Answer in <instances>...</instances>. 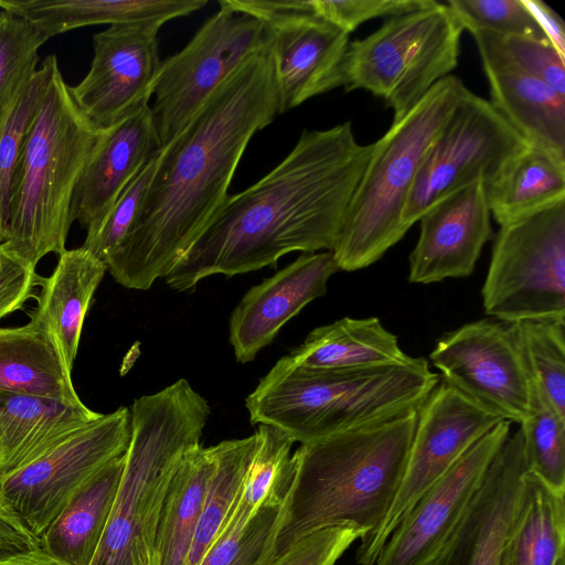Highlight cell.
Segmentation results:
<instances>
[{"mask_svg":"<svg viewBox=\"0 0 565 565\" xmlns=\"http://www.w3.org/2000/svg\"><path fill=\"white\" fill-rule=\"evenodd\" d=\"M119 489L90 565H158L157 532L164 498L183 456L200 445L207 401L180 379L135 399Z\"/></svg>","mask_w":565,"mask_h":565,"instance_id":"8992f818","label":"cell"},{"mask_svg":"<svg viewBox=\"0 0 565 565\" xmlns=\"http://www.w3.org/2000/svg\"><path fill=\"white\" fill-rule=\"evenodd\" d=\"M159 153L128 183L98 230L85 236L82 247L104 264L113 258L130 232L154 173Z\"/></svg>","mask_w":565,"mask_h":565,"instance_id":"ab89813d","label":"cell"},{"mask_svg":"<svg viewBox=\"0 0 565 565\" xmlns=\"http://www.w3.org/2000/svg\"><path fill=\"white\" fill-rule=\"evenodd\" d=\"M47 76L46 56L0 115V243L7 236L11 188L24 137L45 89Z\"/></svg>","mask_w":565,"mask_h":565,"instance_id":"e575fe53","label":"cell"},{"mask_svg":"<svg viewBox=\"0 0 565 565\" xmlns=\"http://www.w3.org/2000/svg\"><path fill=\"white\" fill-rule=\"evenodd\" d=\"M47 58V82L24 137L3 242L34 266L66 249L73 195L102 132L74 99L57 57Z\"/></svg>","mask_w":565,"mask_h":565,"instance_id":"5b68a950","label":"cell"},{"mask_svg":"<svg viewBox=\"0 0 565 565\" xmlns=\"http://www.w3.org/2000/svg\"><path fill=\"white\" fill-rule=\"evenodd\" d=\"M47 40L26 20L0 10V115L36 72L39 50Z\"/></svg>","mask_w":565,"mask_h":565,"instance_id":"74e56055","label":"cell"},{"mask_svg":"<svg viewBox=\"0 0 565 565\" xmlns=\"http://www.w3.org/2000/svg\"><path fill=\"white\" fill-rule=\"evenodd\" d=\"M0 391L82 403L56 348L30 322L0 327Z\"/></svg>","mask_w":565,"mask_h":565,"instance_id":"f1b7e54d","label":"cell"},{"mask_svg":"<svg viewBox=\"0 0 565 565\" xmlns=\"http://www.w3.org/2000/svg\"><path fill=\"white\" fill-rule=\"evenodd\" d=\"M130 435V408L121 406L103 414L2 481V493L39 539L111 461L127 451Z\"/></svg>","mask_w":565,"mask_h":565,"instance_id":"7c38bea8","label":"cell"},{"mask_svg":"<svg viewBox=\"0 0 565 565\" xmlns=\"http://www.w3.org/2000/svg\"><path fill=\"white\" fill-rule=\"evenodd\" d=\"M439 375L424 358L399 364L317 370L279 359L246 397L250 424L306 444L417 411Z\"/></svg>","mask_w":565,"mask_h":565,"instance_id":"277c9868","label":"cell"},{"mask_svg":"<svg viewBox=\"0 0 565 565\" xmlns=\"http://www.w3.org/2000/svg\"><path fill=\"white\" fill-rule=\"evenodd\" d=\"M212 468V447L201 444L190 449L179 463L158 524V565H186Z\"/></svg>","mask_w":565,"mask_h":565,"instance_id":"4dcf8cb0","label":"cell"},{"mask_svg":"<svg viewBox=\"0 0 565 565\" xmlns=\"http://www.w3.org/2000/svg\"><path fill=\"white\" fill-rule=\"evenodd\" d=\"M417 411L300 444L271 559L320 529L351 524L366 536L379 526L403 480Z\"/></svg>","mask_w":565,"mask_h":565,"instance_id":"3957f363","label":"cell"},{"mask_svg":"<svg viewBox=\"0 0 565 565\" xmlns=\"http://www.w3.org/2000/svg\"><path fill=\"white\" fill-rule=\"evenodd\" d=\"M463 30L500 36L547 39L522 0H448Z\"/></svg>","mask_w":565,"mask_h":565,"instance_id":"f35d334b","label":"cell"},{"mask_svg":"<svg viewBox=\"0 0 565 565\" xmlns=\"http://www.w3.org/2000/svg\"><path fill=\"white\" fill-rule=\"evenodd\" d=\"M429 359L441 381L502 419L527 416L532 375L513 323L468 322L445 333Z\"/></svg>","mask_w":565,"mask_h":565,"instance_id":"9a60e30c","label":"cell"},{"mask_svg":"<svg viewBox=\"0 0 565 565\" xmlns=\"http://www.w3.org/2000/svg\"><path fill=\"white\" fill-rule=\"evenodd\" d=\"M164 23L158 19L117 23L94 34L90 67L71 90L99 129L148 105L161 67L158 32Z\"/></svg>","mask_w":565,"mask_h":565,"instance_id":"2e32d148","label":"cell"},{"mask_svg":"<svg viewBox=\"0 0 565 565\" xmlns=\"http://www.w3.org/2000/svg\"><path fill=\"white\" fill-rule=\"evenodd\" d=\"M288 356L317 370H348L408 362L397 337L379 318L344 317L313 329Z\"/></svg>","mask_w":565,"mask_h":565,"instance_id":"4316f807","label":"cell"},{"mask_svg":"<svg viewBox=\"0 0 565 565\" xmlns=\"http://www.w3.org/2000/svg\"><path fill=\"white\" fill-rule=\"evenodd\" d=\"M161 151L149 105L102 129L72 200V220L94 234L147 162Z\"/></svg>","mask_w":565,"mask_h":565,"instance_id":"44dd1931","label":"cell"},{"mask_svg":"<svg viewBox=\"0 0 565 565\" xmlns=\"http://www.w3.org/2000/svg\"><path fill=\"white\" fill-rule=\"evenodd\" d=\"M0 565H67L41 548L13 554L0 559Z\"/></svg>","mask_w":565,"mask_h":565,"instance_id":"bcb514c9","label":"cell"},{"mask_svg":"<svg viewBox=\"0 0 565 565\" xmlns=\"http://www.w3.org/2000/svg\"><path fill=\"white\" fill-rule=\"evenodd\" d=\"M339 269L331 250L309 253L252 287L233 310L230 343L237 362H252L284 324L327 292Z\"/></svg>","mask_w":565,"mask_h":565,"instance_id":"ffe728a7","label":"cell"},{"mask_svg":"<svg viewBox=\"0 0 565 565\" xmlns=\"http://www.w3.org/2000/svg\"><path fill=\"white\" fill-rule=\"evenodd\" d=\"M510 431L511 422H500L437 479L399 521L375 565H427L459 523Z\"/></svg>","mask_w":565,"mask_h":565,"instance_id":"e0dca14e","label":"cell"},{"mask_svg":"<svg viewBox=\"0 0 565 565\" xmlns=\"http://www.w3.org/2000/svg\"><path fill=\"white\" fill-rule=\"evenodd\" d=\"M494 36L503 53L518 67L565 97V58L548 39Z\"/></svg>","mask_w":565,"mask_h":565,"instance_id":"b9f144b4","label":"cell"},{"mask_svg":"<svg viewBox=\"0 0 565 565\" xmlns=\"http://www.w3.org/2000/svg\"><path fill=\"white\" fill-rule=\"evenodd\" d=\"M277 115L274 68L265 47L242 62L161 149L135 223L106 264L115 281L146 290L166 278L228 198L252 137Z\"/></svg>","mask_w":565,"mask_h":565,"instance_id":"6da1fadb","label":"cell"},{"mask_svg":"<svg viewBox=\"0 0 565 565\" xmlns=\"http://www.w3.org/2000/svg\"><path fill=\"white\" fill-rule=\"evenodd\" d=\"M532 377L565 417V320L512 322Z\"/></svg>","mask_w":565,"mask_h":565,"instance_id":"d590c367","label":"cell"},{"mask_svg":"<svg viewBox=\"0 0 565 565\" xmlns=\"http://www.w3.org/2000/svg\"><path fill=\"white\" fill-rule=\"evenodd\" d=\"M259 445L257 431L212 447L213 468L186 565H199L232 511Z\"/></svg>","mask_w":565,"mask_h":565,"instance_id":"1f68e13d","label":"cell"},{"mask_svg":"<svg viewBox=\"0 0 565 565\" xmlns=\"http://www.w3.org/2000/svg\"><path fill=\"white\" fill-rule=\"evenodd\" d=\"M218 4L263 23L279 115L342 86L349 33L306 11L302 0H220Z\"/></svg>","mask_w":565,"mask_h":565,"instance_id":"5bb4252c","label":"cell"},{"mask_svg":"<svg viewBox=\"0 0 565 565\" xmlns=\"http://www.w3.org/2000/svg\"><path fill=\"white\" fill-rule=\"evenodd\" d=\"M462 32L447 3L436 0L386 18L366 38L349 42L342 86L381 97L396 122L457 66Z\"/></svg>","mask_w":565,"mask_h":565,"instance_id":"ba28073f","label":"cell"},{"mask_svg":"<svg viewBox=\"0 0 565 565\" xmlns=\"http://www.w3.org/2000/svg\"><path fill=\"white\" fill-rule=\"evenodd\" d=\"M265 47L259 20L220 6L180 52L161 62L150 107L161 149L242 62Z\"/></svg>","mask_w":565,"mask_h":565,"instance_id":"8fae6325","label":"cell"},{"mask_svg":"<svg viewBox=\"0 0 565 565\" xmlns=\"http://www.w3.org/2000/svg\"><path fill=\"white\" fill-rule=\"evenodd\" d=\"M434 0H305L306 9L347 33L375 18H390L425 8Z\"/></svg>","mask_w":565,"mask_h":565,"instance_id":"60d3db41","label":"cell"},{"mask_svg":"<svg viewBox=\"0 0 565 565\" xmlns=\"http://www.w3.org/2000/svg\"><path fill=\"white\" fill-rule=\"evenodd\" d=\"M526 470L519 428L500 448L459 523L427 565H498Z\"/></svg>","mask_w":565,"mask_h":565,"instance_id":"d6986e66","label":"cell"},{"mask_svg":"<svg viewBox=\"0 0 565 565\" xmlns=\"http://www.w3.org/2000/svg\"><path fill=\"white\" fill-rule=\"evenodd\" d=\"M529 146L489 100L466 87L424 158L404 227L408 231L441 198L479 180L488 185Z\"/></svg>","mask_w":565,"mask_h":565,"instance_id":"30bf717a","label":"cell"},{"mask_svg":"<svg viewBox=\"0 0 565 565\" xmlns=\"http://www.w3.org/2000/svg\"><path fill=\"white\" fill-rule=\"evenodd\" d=\"M286 493L266 501L244 526L222 531L199 565H267Z\"/></svg>","mask_w":565,"mask_h":565,"instance_id":"8d00e7d4","label":"cell"},{"mask_svg":"<svg viewBox=\"0 0 565 565\" xmlns=\"http://www.w3.org/2000/svg\"><path fill=\"white\" fill-rule=\"evenodd\" d=\"M372 149L356 141L350 121L303 130L279 164L225 200L167 285L191 292L213 275L275 266L291 252L332 250Z\"/></svg>","mask_w":565,"mask_h":565,"instance_id":"7a4b0ae2","label":"cell"},{"mask_svg":"<svg viewBox=\"0 0 565 565\" xmlns=\"http://www.w3.org/2000/svg\"><path fill=\"white\" fill-rule=\"evenodd\" d=\"M490 214L481 180L435 202L418 220L419 237L408 257L409 282L470 276L492 237Z\"/></svg>","mask_w":565,"mask_h":565,"instance_id":"ac0fdd59","label":"cell"},{"mask_svg":"<svg viewBox=\"0 0 565 565\" xmlns=\"http://www.w3.org/2000/svg\"><path fill=\"white\" fill-rule=\"evenodd\" d=\"M465 88L457 76L444 77L373 143L331 250L340 270L374 264L406 234L403 214L420 166Z\"/></svg>","mask_w":565,"mask_h":565,"instance_id":"52a82bcc","label":"cell"},{"mask_svg":"<svg viewBox=\"0 0 565 565\" xmlns=\"http://www.w3.org/2000/svg\"><path fill=\"white\" fill-rule=\"evenodd\" d=\"M35 268L0 243V320L35 297L34 288L43 278Z\"/></svg>","mask_w":565,"mask_h":565,"instance_id":"ee69618b","label":"cell"},{"mask_svg":"<svg viewBox=\"0 0 565 565\" xmlns=\"http://www.w3.org/2000/svg\"><path fill=\"white\" fill-rule=\"evenodd\" d=\"M498 565H565V492L527 470Z\"/></svg>","mask_w":565,"mask_h":565,"instance_id":"484cf974","label":"cell"},{"mask_svg":"<svg viewBox=\"0 0 565 565\" xmlns=\"http://www.w3.org/2000/svg\"><path fill=\"white\" fill-rule=\"evenodd\" d=\"M534 15L545 36L565 58V24L561 15L541 0H522Z\"/></svg>","mask_w":565,"mask_h":565,"instance_id":"f6af8a7d","label":"cell"},{"mask_svg":"<svg viewBox=\"0 0 565 565\" xmlns=\"http://www.w3.org/2000/svg\"><path fill=\"white\" fill-rule=\"evenodd\" d=\"M107 266L89 250L65 249L49 277H43L30 323L44 332L72 373L85 317Z\"/></svg>","mask_w":565,"mask_h":565,"instance_id":"cb8c5ba5","label":"cell"},{"mask_svg":"<svg viewBox=\"0 0 565 565\" xmlns=\"http://www.w3.org/2000/svg\"><path fill=\"white\" fill-rule=\"evenodd\" d=\"M481 296L498 321L565 320V199L500 226Z\"/></svg>","mask_w":565,"mask_h":565,"instance_id":"9c48e42d","label":"cell"},{"mask_svg":"<svg viewBox=\"0 0 565 565\" xmlns=\"http://www.w3.org/2000/svg\"><path fill=\"white\" fill-rule=\"evenodd\" d=\"M471 34L489 83V102L530 145L565 156V97L518 67L493 33Z\"/></svg>","mask_w":565,"mask_h":565,"instance_id":"7402d4cb","label":"cell"},{"mask_svg":"<svg viewBox=\"0 0 565 565\" xmlns=\"http://www.w3.org/2000/svg\"><path fill=\"white\" fill-rule=\"evenodd\" d=\"M256 431L259 436L258 449L220 533L244 526L266 501L286 493L290 486L294 439L268 425H259Z\"/></svg>","mask_w":565,"mask_h":565,"instance_id":"d6a6232c","label":"cell"},{"mask_svg":"<svg viewBox=\"0 0 565 565\" xmlns=\"http://www.w3.org/2000/svg\"><path fill=\"white\" fill-rule=\"evenodd\" d=\"M206 0H0V10L35 26L45 38L96 24L169 21L203 8Z\"/></svg>","mask_w":565,"mask_h":565,"instance_id":"d4e9b609","label":"cell"},{"mask_svg":"<svg viewBox=\"0 0 565 565\" xmlns=\"http://www.w3.org/2000/svg\"><path fill=\"white\" fill-rule=\"evenodd\" d=\"M520 425L527 471L565 492V417L533 377L530 412Z\"/></svg>","mask_w":565,"mask_h":565,"instance_id":"836d02e7","label":"cell"},{"mask_svg":"<svg viewBox=\"0 0 565 565\" xmlns=\"http://www.w3.org/2000/svg\"><path fill=\"white\" fill-rule=\"evenodd\" d=\"M484 190L500 226L519 220L565 199V156L530 145Z\"/></svg>","mask_w":565,"mask_h":565,"instance_id":"f546056e","label":"cell"},{"mask_svg":"<svg viewBox=\"0 0 565 565\" xmlns=\"http://www.w3.org/2000/svg\"><path fill=\"white\" fill-rule=\"evenodd\" d=\"M502 420L439 379L417 411L414 437L395 499L379 526L361 539L355 562L375 565L392 532L425 491Z\"/></svg>","mask_w":565,"mask_h":565,"instance_id":"4fadbf2b","label":"cell"},{"mask_svg":"<svg viewBox=\"0 0 565 565\" xmlns=\"http://www.w3.org/2000/svg\"><path fill=\"white\" fill-rule=\"evenodd\" d=\"M102 416L83 402L0 391V483Z\"/></svg>","mask_w":565,"mask_h":565,"instance_id":"603a6c76","label":"cell"},{"mask_svg":"<svg viewBox=\"0 0 565 565\" xmlns=\"http://www.w3.org/2000/svg\"><path fill=\"white\" fill-rule=\"evenodd\" d=\"M111 461L40 535V548L67 565H90L106 530L125 467Z\"/></svg>","mask_w":565,"mask_h":565,"instance_id":"83f0119b","label":"cell"},{"mask_svg":"<svg viewBox=\"0 0 565 565\" xmlns=\"http://www.w3.org/2000/svg\"><path fill=\"white\" fill-rule=\"evenodd\" d=\"M365 532L351 524L320 529L289 546L267 565H335L338 559Z\"/></svg>","mask_w":565,"mask_h":565,"instance_id":"7bdbcfd3","label":"cell"}]
</instances>
